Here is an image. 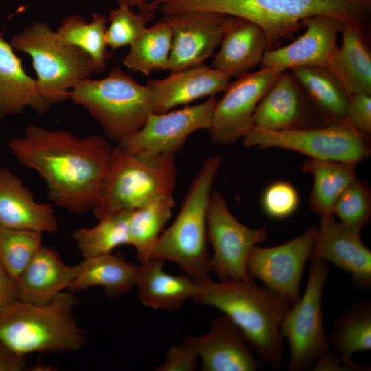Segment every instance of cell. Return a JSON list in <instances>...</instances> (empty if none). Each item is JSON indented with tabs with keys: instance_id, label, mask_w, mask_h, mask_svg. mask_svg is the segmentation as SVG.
Returning <instances> with one entry per match:
<instances>
[{
	"instance_id": "cell-1",
	"label": "cell",
	"mask_w": 371,
	"mask_h": 371,
	"mask_svg": "<svg viewBox=\"0 0 371 371\" xmlns=\"http://www.w3.org/2000/svg\"><path fill=\"white\" fill-rule=\"evenodd\" d=\"M8 146L21 164L43 179L55 205L73 214L93 209L113 150L106 138L79 137L66 130L29 124Z\"/></svg>"
},
{
	"instance_id": "cell-2",
	"label": "cell",
	"mask_w": 371,
	"mask_h": 371,
	"mask_svg": "<svg viewBox=\"0 0 371 371\" xmlns=\"http://www.w3.org/2000/svg\"><path fill=\"white\" fill-rule=\"evenodd\" d=\"M196 302L214 307L239 328L251 350L274 369L284 359L281 324L291 307L282 296L258 286L250 276L244 280L215 282L196 280Z\"/></svg>"
},
{
	"instance_id": "cell-3",
	"label": "cell",
	"mask_w": 371,
	"mask_h": 371,
	"mask_svg": "<svg viewBox=\"0 0 371 371\" xmlns=\"http://www.w3.org/2000/svg\"><path fill=\"white\" fill-rule=\"evenodd\" d=\"M164 14L210 12L250 20L259 25L267 38V50L304 27L313 16L325 15L364 30L371 15V0H166Z\"/></svg>"
},
{
	"instance_id": "cell-4",
	"label": "cell",
	"mask_w": 371,
	"mask_h": 371,
	"mask_svg": "<svg viewBox=\"0 0 371 371\" xmlns=\"http://www.w3.org/2000/svg\"><path fill=\"white\" fill-rule=\"evenodd\" d=\"M77 304L67 290L43 305L17 300L0 311V341L25 356L78 351L86 339L74 317Z\"/></svg>"
},
{
	"instance_id": "cell-5",
	"label": "cell",
	"mask_w": 371,
	"mask_h": 371,
	"mask_svg": "<svg viewBox=\"0 0 371 371\" xmlns=\"http://www.w3.org/2000/svg\"><path fill=\"white\" fill-rule=\"evenodd\" d=\"M221 157H207L192 181L181 207L170 226L163 231L149 258L177 264L195 280L210 277L207 214Z\"/></svg>"
},
{
	"instance_id": "cell-6",
	"label": "cell",
	"mask_w": 371,
	"mask_h": 371,
	"mask_svg": "<svg viewBox=\"0 0 371 371\" xmlns=\"http://www.w3.org/2000/svg\"><path fill=\"white\" fill-rule=\"evenodd\" d=\"M176 177L175 155H134L113 147L93 214L99 220L172 195Z\"/></svg>"
},
{
	"instance_id": "cell-7",
	"label": "cell",
	"mask_w": 371,
	"mask_h": 371,
	"mask_svg": "<svg viewBox=\"0 0 371 371\" xmlns=\"http://www.w3.org/2000/svg\"><path fill=\"white\" fill-rule=\"evenodd\" d=\"M69 98L85 109L117 143L138 131L153 113L148 87L120 67L103 78L80 82L70 91Z\"/></svg>"
},
{
	"instance_id": "cell-8",
	"label": "cell",
	"mask_w": 371,
	"mask_h": 371,
	"mask_svg": "<svg viewBox=\"0 0 371 371\" xmlns=\"http://www.w3.org/2000/svg\"><path fill=\"white\" fill-rule=\"evenodd\" d=\"M15 50L30 56L38 91L51 106L69 98L70 89L94 72L84 51L60 42L43 21H34L12 36Z\"/></svg>"
},
{
	"instance_id": "cell-9",
	"label": "cell",
	"mask_w": 371,
	"mask_h": 371,
	"mask_svg": "<svg viewBox=\"0 0 371 371\" xmlns=\"http://www.w3.org/2000/svg\"><path fill=\"white\" fill-rule=\"evenodd\" d=\"M245 148H281L309 159L358 164L371 154L370 136L355 130L346 120L322 127L267 131L253 127L243 138Z\"/></svg>"
},
{
	"instance_id": "cell-10",
	"label": "cell",
	"mask_w": 371,
	"mask_h": 371,
	"mask_svg": "<svg viewBox=\"0 0 371 371\" xmlns=\"http://www.w3.org/2000/svg\"><path fill=\"white\" fill-rule=\"evenodd\" d=\"M310 259L304 293L291 306L280 326L281 334L289 345L290 371L311 368L330 346L322 308L323 289L329 272L328 262L317 258Z\"/></svg>"
},
{
	"instance_id": "cell-11",
	"label": "cell",
	"mask_w": 371,
	"mask_h": 371,
	"mask_svg": "<svg viewBox=\"0 0 371 371\" xmlns=\"http://www.w3.org/2000/svg\"><path fill=\"white\" fill-rule=\"evenodd\" d=\"M207 232L213 254L212 271L220 281L239 280L249 276L247 258L251 249L268 238L265 227L250 228L239 222L229 211L222 194H211L207 214Z\"/></svg>"
},
{
	"instance_id": "cell-12",
	"label": "cell",
	"mask_w": 371,
	"mask_h": 371,
	"mask_svg": "<svg viewBox=\"0 0 371 371\" xmlns=\"http://www.w3.org/2000/svg\"><path fill=\"white\" fill-rule=\"evenodd\" d=\"M217 99L161 113H151L136 132L119 146L134 155H175L194 132L210 127Z\"/></svg>"
},
{
	"instance_id": "cell-13",
	"label": "cell",
	"mask_w": 371,
	"mask_h": 371,
	"mask_svg": "<svg viewBox=\"0 0 371 371\" xmlns=\"http://www.w3.org/2000/svg\"><path fill=\"white\" fill-rule=\"evenodd\" d=\"M317 234V226L313 225L283 244L269 247L255 245L247 258L248 274L295 304L300 298L302 273Z\"/></svg>"
},
{
	"instance_id": "cell-14",
	"label": "cell",
	"mask_w": 371,
	"mask_h": 371,
	"mask_svg": "<svg viewBox=\"0 0 371 371\" xmlns=\"http://www.w3.org/2000/svg\"><path fill=\"white\" fill-rule=\"evenodd\" d=\"M282 71L262 67L229 84L217 100L207 131L212 141L221 145L243 139L253 128L257 105Z\"/></svg>"
},
{
	"instance_id": "cell-15",
	"label": "cell",
	"mask_w": 371,
	"mask_h": 371,
	"mask_svg": "<svg viewBox=\"0 0 371 371\" xmlns=\"http://www.w3.org/2000/svg\"><path fill=\"white\" fill-rule=\"evenodd\" d=\"M226 15L210 12H183L164 15L172 30L168 70L197 66L220 45Z\"/></svg>"
},
{
	"instance_id": "cell-16",
	"label": "cell",
	"mask_w": 371,
	"mask_h": 371,
	"mask_svg": "<svg viewBox=\"0 0 371 371\" xmlns=\"http://www.w3.org/2000/svg\"><path fill=\"white\" fill-rule=\"evenodd\" d=\"M310 258L332 263L351 276L359 288L371 287V251L363 243L360 232L336 219L333 213L321 216Z\"/></svg>"
},
{
	"instance_id": "cell-17",
	"label": "cell",
	"mask_w": 371,
	"mask_h": 371,
	"mask_svg": "<svg viewBox=\"0 0 371 371\" xmlns=\"http://www.w3.org/2000/svg\"><path fill=\"white\" fill-rule=\"evenodd\" d=\"M344 23L325 15L315 16L304 22L305 32L291 43L267 50L262 67L280 71L301 67H326L337 49V38Z\"/></svg>"
},
{
	"instance_id": "cell-18",
	"label": "cell",
	"mask_w": 371,
	"mask_h": 371,
	"mask_svg": "<svg viewBox=\"0 0 371 371\" xmlns=\"http://www.w3.org/2000/svg\"><path fill=\"white\" fill-rule=\"evenodd\" d=\"M186 340L195 350L203 371H255L262 368L241 331L223 313L213 320L207 333Z\"/></svg>"
},
{
	"instance_id": "cell-19",
	"label": "cell",
	"mask_w": 371,
	"mask_h": 371,
	"mask_svg": "<svg viewBox=\"0 0 371 371\" xmlns=\"http://www.w3.org/2000/svg\"><path fill=\"white\" fill-rule=\"evenodd\" d=\"M231 76L203 64L171 72L168 77L150 80L153 113H161L225 91Z\"/></svg>"
},
{
	"instance_id": "cell-20",
	"label": "cell",
	"mask_w": 371,
	"mask_h": 371,
	"mask_svg": "<svg viewBox=\"0 0 371 371\" xmlns=\"http://www.w3.org/2000/svg\"><path fill=\"white\" fill-rule=\"evenodd\" d=\"M311 105L291 71L285 70L257 105L253 115V127L267 131L311 127L308 125Z\"/></svg>"
},
{
	"instance_id": "cell-21",
	"label": "cell",
	"mask_w": 371,
	"mask_h": 371,
	"mask_svg": "<svg viewBox=\"0 0 371 371\" xmlns=\"http://www.w3.org/2000/svg\"><path fill=\"white\" fill-rule=\"evenodd\" d=\"M220 45L211 67L237 78L250 72L261 63L267 50V38L257 23L240 17L226 16Z\"/></svg>"
},
{
	"instance_id": "cell-22",
	"label": "cell",
	"mask_w": 371,
	"mask_h": 371,
	"mask_svg": "<svg viewBox=\"0 0 371 371\" xmlns=\"http://www.w3.org/2000/svg\"><path fill=\"white\" fill-rule=\"evenodd\" d=\"M0 226L53 233L58 222L53 207L35 201L21 179L10 170L0 167Z\"/></svg>"
},
{
	"instance_id": "cell-23",
	"label": "cell",
	"mask_w": 371,
	"mask_h": 371,
	"mask_svg": "<svg viewBox=\"0 0 371 371\" xmlns=\"http://www.w3.org/2000/svg\"><path fill=\"white\" fill-rule=\"evenodd\" d=\"M77 272V265L69 266L54 249L41 245L17 279L18 298L43 305L67 290Z\"/></svg>"
},
{
	"instance_id": "cell-24",
	"label": "cell",
	"mask_w": 371,
	"mask_h": 371,
	"mask_svg": "<svg viewBox=\"0 0 371 371\" xmlns=\"http://www.w3.org/2000/svg\"><path fill=\"white\" fill-rule=\"evenodd\" d=\"M164 261L150 258L138 266L136 285L139 297L146 306L162 310L181 308L194 297L197 281L189 275H173L165 271Z\"/></svg>"
},
{
	"instance_id": "cell-25",
	"label": "cell",
	"mask_w": 371,
	"mask_h": 371,
	"mask_svg": "<svg viewBox=\"0 0 371 371\" xmlns=\"http://www.w3.org/2000/svg\"><path fill=\"white\" fill-rule=\"evenodd\" d=\"M27 107L42 114L50 105L41 96L36 80L25 72L10 43L0 36V120Z\"/></svg>"
},
{
	"instance_id": "cell-26",
	"label": "cell",
	"mask_w": 371,
	"mask_h": 371,
	"mask_svg": "<svg viewBox=\"0 0 371 371\" xmlns=\"http://www.w3.org/2000/svg\"><path fill=\"white\" fill-rule=\"evenodd\" d=\"M341 33V45L333 52L326 67L350 96L371 94V55L363 39V30L344 25Z\"/></svg>"
},
{
	"instance_id": "cell-27",
	"label": "cell",
	"mask_w": 371,
	"mask_h": 371,
	"mask_svg": "<svg viewBox=\"0 0 371 371\" xmlns=\"http://www.w3.org/2000/svg\"><path fill=\"white\" fill-rule=\"evenodd\" d=\"M137 271L138 266L113 252L84 258L77 265L76 275L67 291L74 293L89 287L100 286L108 297H119L136 285Z\"/></svg>"
},
{
	"instance_id": "cell-28",
	"label": "cell",
	"mask_w": 371,
	"mask_h": 371,
	"mask_svg": "<svg viewBox=\"0 0 371 371\" xmlns=\"http://www.w3.org/2000/svg\"><path fill=\"white\" fill-rule=\"evenodd\" d=\"M289 71L328 124L346 120L350 95L326 67H301Z\"/></svg>"
},
{
	"instance_id": "cell-29",
	"label": "cell",
	"mask_w": 371,
	"mask_h": 371,
	"mask_svg": "<svg viewBox=\"0 0 371 371\" xmlns=\"http://www.w3.org/2000/svg\"><path fill=\"white\" fill-rule=\"evenodd\" d=\"M356 164L308 159L302 171L313 177L309 209L319 216L332 213L334 204L343 191L355 179Z\"/></svg>"
},
{
	"instance_id": "cell-30",
	"label": "cell",
	"mask_w": 371,
	"mask_h": 371,
	"mask_svg": "<svg viewBox=\"0 0 371 371\" xmlns=\"http://www.w3.org/2000/svg\"><path fill=\"white\" fill-rule=\"evenodd\" d=\"M108 19L103 15L92 14V20L87 22L77 14L63 19L55 31L62 43L80 48L89 56L94 72L103 73L109 56L105 39Z\"/></svg>"
},
{
	"instance_id": "cell-31",
	"label": "cell",
	"mask_w": 371,
	"mask_h": 371,
	"mask_svg": "<svg viewBox=\"0 0 371 371\" xmlns=\"http://www.w3.org/2000/svg\"><path fill=\"white\" fill-rule=\"evenodd\" d=\"M171 45V27L162 19L146 27L130 45L123 63L130 70L146 76L156 71L168 70Z\"/></svg>"
},
{
	"instance_id": "cell-32",
	"label": "cell",
	"mask_w": 371,
	"mask_h": 371,
	"mask_svg": "<svg viewBox=\"0 0 371 371\" xmlns=\"http://www.w3.org/2000/svg\"><path fill=\"white\" fill-rule=\"evenodd\" d=\"M175 206L172 195L157 197L133 210L128 221V245L140 262L149 258Z\"/></svg>"
},
{
	"instance_id": "cell-33",
	"label": "cell",
	"mask_w": 371,
	"mask_h": 371,
	"mask_svg": "<svg viewBox=\"0 0 371 371\" xmlns=\"http://www.w3.org/2000/svg\"><path fill=\"white\" fill-rule=\"evenodd\" d=\"M333 350L344 357L371 350V302L363 300L353 304L337 318L328 335Z\"/></svg>"
},
{
	"instance_id": "cell-34",
	"label": "cell",
	"mask_w": 371,
	"mask_h": 371,
	"mask_svg": "<svg viewBox=\"0 0 371 371\" xmlns=\"http://www.w3.org/2000/svg\"><path fill=\"white\" fill-rule=\"evenodd\" d=\"M131 212L109 215L99 219L95 226L76 230L72 237L83 258L110 254L121 245H128Z\"/></svg>"
},
{
	"instance_id": "cell-35",
	"label": "cell",
	"mask_w": 371,
	"mask_h": 371,
	"mask_svg": "<svg viewBox=\"0 0 371 371\" xmlns=\"http://www.w3.org/2000/svg\"><path fill=\"white\" fill-rule=\"evenodd\" d=\"M160 5L159 0H154L139 8L138 12L124 4L111 9L107 18L109 25L105 32L106 43L111 52L130 45L147 27L146 24Z\"/></svg>"
},
{
	"instance_id": "cell-36",
	"label": "cell",
	"mask_w": 371,
	"mask_h": 371,
	"mask_svg": "<svg viewBox=\"0 0 371 371\" xmlns=\"http://www.w3.org/2000/svg\"><path fill=\"white\" fill-rule=\"evenodd\" d=\"M42 234L0 226V262L16 280L43 245Z\"/></svg>"
},
{
	"instance_id": "cell-37",
	"label": "cell",
	"mask_w": 371,
	"mask_h": 371,
	"mask_svg": "<svg viewBox=\"0 0 371 371\" xmlns=\"http://www.w3.org/2000/svg\"><path fill=\"white\" fill-rule=\"evenodd\" d=\"M332 213L344 225L361 232L371 215V192L367 182L355 179L338 197Z\"/></svg>"
},
{
	"instance_id": "cell-38",
	"label": "cell",
	"mask_w": 371,
	"mask_h": 371,
	"mask_svg": "<svg viewBox=\"0 0 371 371\" xmlns=\"http://www.w3.org/2000/svg\"><path fill=\"white\" fill-rule=\"evenodd\" d=\"M300 195L291 183L280 180L269 185L263 192L261 205L271 218L280 220L293 215L298 209Z\"/></svg>"
},
{
	"instance_id": "cell-39",
	"label": "cell",
	"mask_w": 371,
	"mask_h": 371,
	"mask_svg": "<svg viewBox=\"0 0 371 371\" xmlns=\"http://www.w3.org/2000/svg\"><path fill=\"white\" fill-rule=\"evenodd\" d=\"M346 120L358 132L370 136L371 94L360 93L350 96Z\"/></svg>"
},
{
	"instance_id": "cell-40",
	"label": "cell",
	"mask_w": 371,
	"mask_h": 371,
	"mask_svg": "<svg viewBox=\"0 0 371 371\" xmlns=\"http://www.w3.org/2000/svg\"><path fill=\"white\" fill-rule=\"evenodd\" d=\"M199 359L193 347L185 339L183 343L172 346L167 352L165 360L158 371H193Z\"/></svg>"
},
{
	"instance_id": "cell-41",
	"label": "cell",
	"mask_w": 371,
	"mask_h": 371,
	"mask_svg": "<svg viewBox=\"0 0 371 371\" xmlns=\"http://www.w3.org/2000/svg\"><path fill=\"white\" fill-rule=\"evenodd\" d=\"M314 371H368V368L361 366L352 359L346 358L330 348L311 368Z\"/></svg>"
},
{
	"instance_id": "cell-42",
	"label": "cell",
	"mask_w": 371,
	"mask_h": 371,
	"mask_svg": "<svg viewBox=\"0 0 371 371\" xmlns=\"http://www.w3.org/2000/svg\"><path fill=\"white\" fill-rule=\"evenodd\" d=\"M17 300V281L6 271L0 262V311Z\"/></svg>"
},
{
	"instance_id": "cell-43",
	"label": "cell",
	"mask_w": 371,
	"mask_h": 371,
	"mask_svg": "<svg viewBox=\"0 0 371 371\" xmlns=\"http://www.w3.org/2000/svg\"><path fill=\"white\" fill-rule=\"evenodd\" d=\"M26 365V356L19 354L0 341V371H21Z\"/></svg>"
},
{
	"instance_id": "cell-44",
	"label": "cell",
	"mask_w": 371,
	"mask_h": 371,
	"mask_svg": "<svg viewBox=\"0 0 371 371\" xmlns=\"http://www.w3.org/2000/svg\"><path fill=\"white\" fill-rule=\"evenodd\" d=\"M118 4H124L131 8L137 7L140 8L148 2L149 0H116Z\"/></svg>"
},
{
	"instance_id": "cell-45",
	"label": "cell",
	"mask_w": 371,
	"mask_h": 371,
	"mask_svg": "<svg viewBox=\"0 0 371 371\" xmlns=\"http://www.w3.org/2000/svg\"><path fill=\"white\" fill-rule=\"evenodd\" d=\"M159 1H160V2H161V3L164 2V1H166V0H159Z\"/></svg>"
}]
</instances>
